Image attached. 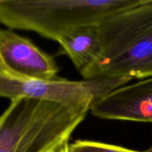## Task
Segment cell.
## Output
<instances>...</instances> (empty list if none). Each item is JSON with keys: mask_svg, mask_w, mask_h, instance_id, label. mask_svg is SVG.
<instances>
[{"mask_svg": "<svg viewBox=\"0 0 152 152\" xmlns=\"http://www.w3.org/2000/svg\"><path fill=\"white\" fill-rule=\"evenodd\" d=\"M101 51L84 80L152 77V0H139L99 25Z\"/></svg>", "mask_w": 152, "mask_h": 152, "instance_id": "obj_1", "label": "cell"}, {"mask_svg": "<svg viewBox=\"0 0 152 152\" xmlns=\"http://www.w3.org/2000/svg\"><path fill=\"white\" fill-rule=\"evenodd\" d=\"M86 116L49 101L13 99L0 115V152H61Z\"/></svg>", "mask_w": 152, "mask_h": 152, "instance_id": "obj_2", "label": "cell"}, {"mask_svg": "<svg viewBox=\"0 0 152 152\" xmlns=\"http://www.w3.org/2000/svg\"><path fill=\"white\" fill-rule=\"evenodd\" d=\"M139 0H0V23L58 40L70 31L99 25Z\"/></svg>", "mask_w": 152, "mask_h": 152, "instance_id": "obj_3", "label": "cell"}, {"mask_svg": "<svg viewBox=\"0 0 152 152\" xmlns=\"http://www.w3.org/2000/svg\"><path fill=\"white\" fill-rule=\"evenodd\" d=\"M129 78L48 80L13 77L0 71V97L10 101L28 98L59 104L70 111L87 115L94 104L112 91L127 85Z\"/></svg>", "mask_w": 152, "mask_h": 152, "instance_id": "obj_4", "label": "cell"}, {"mask_svg": "<svg viewBox=\"0 0 152 152\" xmlns=\"http://www.w3.org/2000/svg\"><path fill=\"white\" fill-rule=\"evenodd\" d=\"M0 71L19 78L48 80L57 78L59 68L52 55L30 39L0 28Z\"/></svg>", "mask_w": 152, "mask_h": 152, "instance_id": "obj_5", "label": "cell"}, {"mask_svg": "<svg viewBox=\"0 0 152 152\" xmlns=\"http://www.w3.org/2000/svg\"><path fill=\"white\" fill-rule=\"evenodd\" d=\"M90 111L104 120L152 123V77L112 91L96 101Z\"/></svg>", "mask_w": 152, "mask_h": 152, "instance_id": "obj_6", "label": "cell"}, {"mask_svg": "<svg viewBox=\"0 0 152 152\" xmlns=\"http://www.w3.org/2000/svg\"><path fill=\"white\" fill-rule=\"evenodd\" d=\"M57 42L60 53L71 59L81 75L94 63L100 53L99 25L80 27L61 37Z\"/></svg>", "mask_w": 152, "mask_h": 152, "instance_id": "obj_7", "label": "cell"}, {"mask_svg": "<svg viewBox=\"0 0 152 152\" xmlns=\"http://www.w3.org/2000/svg\"><path fill=\"white\" fill-rule=\"evenodd\" d=\"M68 152H145L93 140H77L69 143Z\"/></svg>", "mask_w": 152, "mask_h": 152, "instance_id": "obj_8", "label": "cell"}, {"mask_svg": "<svg viewBox=\"0 0 152 152\" xmlns=\"http://www.w3.org/2000/svg\"><path fill=\"white\" fill-rule=\"evenodd\" d=\"M68 145H69V144H68ZM68 145H67V146H65L61 152H68Z\"/></svg>", "mask_w": 152, "mask_h": 152, "instance_id": "obj_9", "label": "cell"}, {"mask_svg": "<svg viewBox=\"0 0 152 152\" xmlns=\"http://www.w3.org/2000/svg\"><path fill=\"white\" fill-rule=\"evenodd\" d=\"M145 152H152V146L151 147V148H148V150H146V151H145Z\"/></svg>", "mask_w": 152, "mask_h": 152, "instance_id": "obj_10", "label": "cell"}]
</instances>
